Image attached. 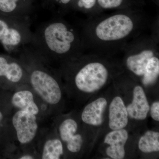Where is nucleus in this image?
<instances>
[{"label": "nucleus", "mask_w": 159, "mask_h": 159, "mask_svg": "<svg viewBox=\"0 0 159 159\" xmlns=\"http://www.w3.org/2000/svg\"><path fill=\"white\" fill-rule=\"evenodd\" d=\"M30 47L51 64L76 58L85 51L80 29L61 16L40 25L33 32Z\"/></svg>", "instance_id": "nucleus-2"}, {"label": "nucleus", "mask_w": 159, "mask_h": 159, "mask_svg": "<svg viewBox=\"0 0 159 159\" xmlns=\"http://www.w3.org/2000/svg\"><path fill=\"white\" fill-rule=\"evenodd\" d=\"M143 8L116 10L88 17L80 29L86 51L111 56L150 27Z\"/></svg>", "instance_id": "nucleus-1"}, {"label": "nucleus", "mask_w": 159, "mask_h": 159, "mask_svg": "<svg viewBox=\"0 0 159 159\" xmlns=\"http://www.w3.org/2000/svg\"><path fill=\"white\" fill-rule=\"evenodd\" d=\"M71 11L87 15L88 17L101 14L98 8L97 0H73Z\"/></svg>", "instance_id": "nucleus-19"}, {"label": "nucleus", "mask_w": 159, "mask_h": 159, "mask_svg": "<svg viewBox=\"0 0 159 159\" xmlns=\"http://www.w3.org/2000/svg\"><path fill=\"white\" fill-rule=\"evenodd\" d=\"M122 51L128 70L137 77H142L148 61L159 54V43L150 35L141 34L129 41Z\"/></svg>", "instance_id": "nucleus-6"}, {"label": "nucleus", "mask_w": 159, "mask_h": 159, "mask_svg": "<svg viewBox=\"0 0 159 159\" xmlns=\"http://www.w3.org/2000/svg\"><path fill=\"white\" fill-rule=\"evenodd\" d=\"M109 126L112 130L125 128L128 122V114L121 97H115L109 106Z\"/></svg>", "instance_id": "nucleus-14"}, {"label": "nucleus", "mask_w": 159, "mask_h": 159, "mask_svg": "<svg viewBox=\"0 0 159 159\" xmlns=\"http://www.w3.org/2000/svg\"><path fill=\"white\" fill-rule=\"evenodd\" d=\"M28 84V74L19 58L0 54V89L12 92Z\"/></svg>", "instance_id": "nucleus-7"}, {"label": "nucleus", "mask_w": 159, "mask_h": 159, "mask_svg": "<svg viewBox=\"0 0 159 159\" xmlns=\"http://www.w3.org/2000/svg\"><path fill=\"white\" fill-rule=\"evenodd\" d=\"M97 2L100 13L107 10H118L141 8L134 0H97Z\"/></svg>", "instance_id": "nucleus-16"}, {"label": "nucleus", "mask_w": 159, "mask_h": 159, "mask_svg": "<svg viewBox=\"0 0 159 159\" xmlns=\"http://www.w3.org/2000/svg\"><path fill=\"white\" fill-rule=\"evenodd\" d=\"M73 0H43L42 5L55 16H64L71 11Z\"/></svg>", "instance_id": "nucleus-18"}, {"label": "nucleus", "mask_w": 159, "mask_h": 159, "mask_svg": "<svg viewBox=\"0 0 159 159\" xmlns=\"http://www.w3.org/2000/svg\"><path fill=\"white\" fill-rule=\"evenodd\" d=\"M35 150L38 159H59L64 154L62 142L54 129H40Z\"/></svg>", "instance_id": "nucleus-9"}, {"label": "nucleus", "mask_w": 159, "mask_h": 159, "mask_svg": "<svg viewBox=\"0 0 159 159\" xmlns=\"http://www.w3.org/2000/svg\"><path fill=\"white\" fill-rule=\"evenodd\" d=\"M18 58L27 71L29 85L53 115L62 98L59 71L30 46L20 51Z\"/></svg>", "instance_id": "nucleus-3"}, {"label": "nucleus", "mask_w": 159, "mask_h": 159, "mask_svg": "<svg viewBox=\"0 0 159 159\" xmlns=\"http://www.w3.org/2000/svg\"><path fill=\"white\" fill-rule=\"evenodd\" d=\"M10 101L14 110L33 114L40 121L52 115L48 107L40 99L29 84L11 92Z\"/></svg>", "instance_id": "nucleus-8"}, {"label": "nucleus", "mask_w": 159, "mask_h": 159, "mask_svg": "<svg viewBox=\"0 0 159 159\" xmlns=\"http://www.w3.org/2000/svg\"><path fill=\"white\" fill-rule=\"evenodd\" d=\"M33 36L30 17L0 13V43L9 54L19 53L30 45Z\"/></svg>", "instance_id": "nucleus-5"}, {"label": "nucleus", "mask_w": 159, "mask_h": 159, "mask_svg": "<svg viewBox=\"0 0 159 159\" xmlns=\"http://www.w3.org/2000/svg\"><path fill=\"white\" fill-rule=\"evenodd\" d=\"M154 4H155L158 7H159V0H151Z\"/></svg>", "instance_id": "nucleus-25"}, {"label": "nucleus", "mask_w": 159, "mask_h": 159, "mask_svg": "<svg viewBox=\"0 0 159 159\" xmlns=\"http://www.w3.org/2000/svg\"><path fill=\"white\" fill-rule=\"evenodd\" d=\"M54 129L61 140L63 145H65L69 152L76 154L82 148L83 144L82 136L78 133V124L75 119L65 118L61 121L57 119L54 121Z\"/></svg>", "instance_id": "nucleus-10"}, {"label": "nucleus", "mask_w": 159, "mask_h": 159, "mask_svg": "<svg viewBox=\"0 0 159 159\" xmlns=\"http://www.w3.org/2000/svg\"><path fill=\"white\" fill-rule=\"evenodd\" d=\"M128 139V133L125 129L113 130L104 139V143L110 145L107 148L108 156L114 159H122L125 156L124 146Z\"/></svg>", "instance_id": "nucleus-11"}, {"label": "nucleus", "mask_w": 159, "mask_h": 159, "mask_svg": "<svg viewBox=\"0 0 159 159\" xmlns=\"http://www.w3.org/2000/svg\"><path fill=\"white\" fill-rule=\"evenodd\" d=\"M159 16H158L153 21L151 22L150 25L151 29L150 36L158 43L159 42Z\"/></svg>", "instance_id": "nucleus-22"}, {"label": "nucleus", "mask_w": 159, "mask_h": 159, "mask_svg": "<svg viewBox=\"0 0 159 159\" xmlns=\"http://www.w3.org/2000/svg\"><path fill=\"white\" fill-rule=\"evenodd\" d=\"M111 56L93 53L61 63V76L78 90L93 93L102 88L110 76L108 59Z\"/></svg>", "instance_id": "nucleus-4"}, {"label": "nucleus", "mask_w": 159, "mask_h": 159, "mask_svg": "<svg viewBox=\"0 0 159 159\" xmlns=\"http://www.w3.org/2000/svg\"><path fill=\"white\" fill-rule=\"evenodd\" d=\"M136 3L141 8H143L146 5V0H134Z\"/></svg>", "instance_id": "nucleus-24"}, {"label": "nucleus", "mask_w": 159, "mask_h": 159, "mask_svg": "<svg viewBox=\"0 0 159 159\" xmlns=\"http://www.w3.org/2000/svg\"><path fill=\"white\" fill-rule=\"evenodd\" d=\"M128 116L136 120L146 119L150 106L143 89L141 86L135 87L133 91V99L131 103L126 107Z\"/></svg>", "instance_id": "nucleus-12"}, {"label": "nucleus", "mask_w": 159, "mask_h": 159, "mask_svg": "<svg viewBox=\"0 0 159 159\" xmlns=\"http://www.w3.org/2000/svg\"><path fill=\"white\" fill-rule=\"evenodd\" d=\"M151 115L155 121H159V102H154L150 109Z\"/></svg>", "instance_id": "nucleus-23"}, {"label": "nucleus", "mask_w": 159, "mask_h": 159, "mask_svg": "<svg viewBox=\"0 0 159 159\" xmlns=\"http://www.w3.org/2000/svg\"><path fill=\"white\" fill-rule=\"evenodd\" d=\"M107 102L104 98H98L89 103L84 109L81 115L83 122L88 125L98 126L103 121V114Z\"/></svg>", "instance_id": "nucleus-15"}, {"label": "nucleus", "mask_w": 159, "mask_h": 159, "mask_svg": "<svg viewBox=\"0 0 159 159\" xmlns=\"http://www.w3.org/2000/svg\"><path fill=\"white\" fill-rule=\"evenodd\" d=\"M159 74V54L148 61L145 73L142 76V82L145 86L152 85L157 80Z\"/></svg>", "instance_id": "nucleus-20"}, {"label": "nucleus", "mask_w": 159, "mask_h": 159, "mask_svg": "<svg viewBox=\"0 0 159 159\" xmlns=\"http://www.w3.org/2000/svg\"><path fill=\"white\" fill-rule=\"evenodd\" d=\"M139 149L145 153H150L159 151V133L148 131L142 136L139 141Z\"/></svg>", "instance_id": "nucleus-17"}, {"label": "nucleus", "mask_w": 159, "mask_h": 159, "mask_svg": "<svg viewBox=\"0 0 159 159\" xmlns=\"http://www.w3.org/2000/svg\"><path fill=\"white\" fill-rule=\"evenodd\" d=\"M11 93L0 89V128L14 111L10 101Z\"/></svg>", "instance_id": "nucleus-21"}, {"label": "nucleus", "mask_w": 159, "mask_h": 159, "mask_svg": "<svg viewBox=\"0 0 159 159\" xmlns=\"http://www.w3.org/2000/svg\"><path fill=\"white\" fill-rule=\"evenodd\" d=\"M35 0H0V13L11 16L30 17Z\"/></svg>", "instance_id": "nucleus-13"}]
</instances>
